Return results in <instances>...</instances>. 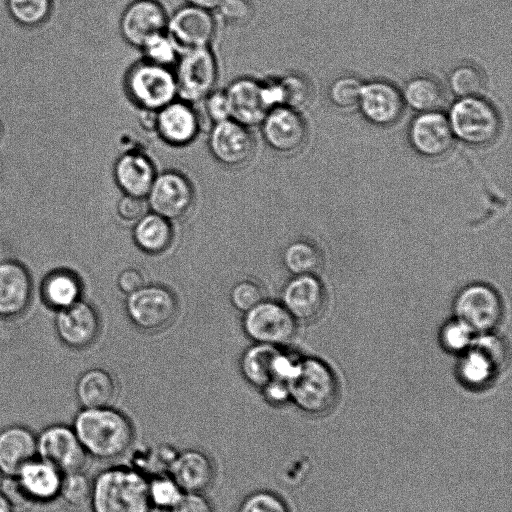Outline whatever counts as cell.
Here are the masks:
<instances>
[{
	"label": "cell",
	"mask_w": 512,
	"mask_h": 512,
	"mask_svg": "<svg viewBox=\"0 0 512 512\" xmlns=\"http://www.w3.org/2000/svg\"><path fill=\"white\" fill-rule=\"evenodd\" d=\"M86 454L98 460H114L132 446V421L112 406L82 408L72 425Z\"/></svg>",
	"instance_id": "obj_1"
},
{
	"label": "cell",
	"mask_w": 512,
	"mask_h": 512,
	"mask_svg": "<svg viewBox=\"0 0 512 512\" xmlns=\"http://www.w3.org/2000/svg\"><path fill=\"white\" fill-rule=\"evenodd\" d=\"M92 512H152L148 478L131 466H113L92 479Z\"/></svg>",
	"instance_id": "obj_2"
},
{
	"label": "cell",
	"mask_w": 512,
	"mask_h": 512,
	"mask_svg": "<svg viewBox=\"0 0 512 512\" xmlns=\"http://www.w3.org/2000/svg\"><path fill=\"white\" fill-rule=\"evenodd\" d=\"M446 116L454 138L469 146H488L501 131L500 114L482 96L457 98Z\"/></svg>",
	"instance_id": "obj_3"
},
{
	"label": "cell",
	"mask_w": 512,
	"mask_h": 512,
	"mask_svg": "<svg viewBox=\"0 0 512 512\" xmlns=\"http://www.w3.org/2000/svg\"><path fill=\"white\" fill-rule=\"evenodd\" d=\"M290 399L302 411L321 415L330 411L337 400L338 386L333 372L317 359L299 362L288 381Z\"/></svg>",
	"instance_id": "obj_4"
},
{
	"label": "cell",
	"mask_w": 512,
	"mask_h": 512,
	"mask_svg": "<svg viewBox=\"0 0 512 512\" xmlns=\"http://www.w3.org/2000/svg\"><path fill=\"white\" fill-rule=\"evenodd\" d=\"M124 88L140 110L158 111L178 98L174 71L144 59L128 69Z\"/></svg>",
	"instance_id": "obj_5"
},
{
	"label": "cell",
	"mask_w": 512,
	"mask_h": 512,
	"mask_svg": "<svg viewBox=\"0 0 512 512\" xmlns=\"http://www.w3.org/2000/svg\"><path fill=\"white\" fill-rule=\"evenodd\" d=\"M175 66V80L179 99L191 104L201 102L215 90L218 63L210 47L181 53Z\"/></svg>",
	"instance_id": "obj_6"
},
{
	"label": "cell",
	"mask_w": 512,
	"mask_h": 512,
	"mask_svg": "<svg viewBox=\"0 0 512 512\" xmlns=\"http://www.w3.org/2000/svg\"><path fill=\"white\" fill-rule=\"evenodd\" d=\"M177 310L176 297L161 285L144 284L127 295V315L142 330L156 331L168 326L174 320Z\"/></svg>",
	"instance_id": "obj_7"
},
{
	"label": "cell",
	"mask_w": 512,
	"mask_h": 512,
	"mask_svg": "<svg viewBox=\"0 0 512 512\" xmlns=\"http://www.w3.org/2000/svg\"><path fill=\"white\" fill-rule=\"evenodd\" d=\"M457 321L471 333H488L500 323L503 305L497 292L484 284L465 287L456 297Z\"/></svg>",
	"instance_id": "obj_8"
},
{
	"label": "cell",
	"mask_w": 512,
	"mask_h": 512,
	"mask_svg": "<svg viewBox=\"0 0 512 512\" xmlns=\"http://www.w3.org/2000/svg\"><path fill=\"white\" fill-rule=\"evenodd\" d=\"M242 326L254 343L275 346L287 344L296 331L295 318L282 303L264 299L244 313Z\"/></svg>",
	"instance_id": "obj_9"
},
{
	"label": "cell",
	"mask_w": 512,
	"mask_h": 512,
	"mask_svg": "<svg viewBox=\"0 0 512 512\" xmlns=\"http://www.w3.org/2000/svg\"><path fill=\"white\" fill-rule=\"evenodd\" d=\"M195 191L191 181L182 173L166 170L157 173L146 197L148 208L169 221L179 220L191 210Z\"/></svg>",
	"instance_id": "obj_10"
},
{
	"label": "cell",
	"mask_w": 512,
	"mask_h": 512,
	"mask_svg": "<svg viewBox=\"0 0 512 512\" xmlns=\"http://www.w3.org/2000/svg\"><path fill=\"white\" fill-rule=\"evenodd\" d=\"M37 457L64 474L83 470L88 455L73 427L57 423L45 427L37 435Z\"/></svg>",
	"instance_id": "obj_11"
},
{
	"label": "cell",
	"mask_w": 512,
	"mask_h": 512,
	"mask_svg": "<svg viewBox=\"0 0 512 512\" xmlns=\"http://www.w3.org/2000/svg\"><path fill=\"white\" fill-rule=\"evenodd\" d=\"M260 126L267 146L280 155L299 152L308 139V126L300 111L287 106L269 110Z\"/></svg>",
	"instance_id": "obj_12"
},
{
	"label": "cell",
	"mask_w": 512,
	"mask_h": 512,
	"mask_svg": "<svg viewBox=\"0 0 512 512\" xmlns=\"http://www.w3.org/2000/svg\"><path fill=\"white\" fill-rule=\"evenodd\" d=\"M209 151L227 168L247 165L255 152V141L249 127L232 119L212 124L208 136Z\"/></svg>",
	"instance_id": "obj_13"
},
{
	"label": "cell",
	"mask_w": 512,
	"mask_h": 512,
	"mask_svg": "<svg viewBox=\"0 0 512 512\" xmlns=\"http://www.w3.org/2000/svg\"><path fill=\"white\" fill-rule=\"evenodd\" d=\"M166 33L181 53L210 47L216 21L211 12L187 5L168 18Z\"/></svg>",
	"instance_id": "obj_14"
},
{
	"label": "cell",
	"mask_w": 512,
	"mask_h": 512,
	"mask_svg": "<svg viewBox=\"0 0 512 512\" xmlns=\"http://www.w3.org/2000/svg\"><path fill=\"white\" fill-rule=\"evenodd\" d=\"M408 139L417 154L429 159L448 154L455 141L447 116L440 110L417 113L409 125Z\"/></svg>",
	"instance_id": "obj_15"
},
{
	"label": "cell",
	"mask_w": 512,
	"mask_h": 512,
	"mask_svg": "<svg viewBox=\"0 0 512 512\" xmlns=\"http://www.w3.org/2000/svg\"><path fill=\"white\" fill-rule=\"evenodd\" d=\"M201 126V117L193 105L177 98L156 112L154 132L166 144L184 147L198 137Z\"/></svg>",
	"instance_id": "obj_16"
},
{
	"label": "cell",
	"mask_w": 512,
	"mask_h": 512,
	"mask_svg": "<svg viewBox=\"0 0 512 512\" xmlns=\"http://www.w3.org/2000/svg\"><path fill=\"white\" fill-rule=\"evenodd\" d=\"M357 107L369 123L389 127L399 121L405 104L401 91L394 84L373 80L363 83Z\"/></svg>",
	"instance_id": "obj_17"
},
{
	"label": "cell",
	"mask_w": 512,
	"mask_h": 512,
	"mask_svg": "<svg viewBox=\"0 0 512 512\" xmlns=\"http://www.w3.org/2000/svg\"><path fill=\"white\" fill-rule=\"evenodd\" d=\"M167 14L155 0H136L124 10L120 19V32L131 46L141 48L155 35L166 32Z\"/></svg>",
	"instance_id": "obj_18"
},
{
	"label": "cell",
	"mask_w": 512,
	"mask_h": 512,
	"mask_svg": "<svg viewBox=\"0 0 512 512\" xmlns=\"http://www.w3.org/2000/svg\"><path fill=\"white\" fill-rule=\"evenodd\" d=\"M55 328L65 345L73 349H83L96 340L100 320L95 308L81 299L56 312Z\"/></svg>",
	"instance_id": "obj_19"
},
{
	"label": "cell",
	"mask_w": 512,
	"mask_h": 512,
	"mask_svg": "<svg viewBox=\"0 0 512 512\" xmlns=\"http://www.w3.org/2000/svg\"><path fill=\"white\" fill-rule=\"evenodd\" d=\"M14 478L30 505L51 503L60 496L63 473L39 457L24 465Z\"/></svg>",
	"instance_id": "obj_20"
},
{
	"label": "cell",
	"mask_w": 512,
	"mask_h": 512,
	"mask_svg": "<svg viewBox=\"0 0 512 512\" xmlns=\"http://www.w3.org/2000/svg\"><path fill=\"white\" fill-rule=\"evenodd\" d=\"M113 178L124 195L146 199L157 171L151 158L144 152L131 149L114 162Z\"/></svg>",
	"instance_id": "obj_21"
},
{
	"label": "cell",
	"mask_w": 512,
	"mask_h": 512,
	"mask_svg": "<svg viewBox=\"0 0 512 512\" xmlns=\"http://www.w3.org/2000/svg\"><path fill=\"white\" fill-rule=\"evenodd\" d=\"M215 472L209 455L195 448L177 451L168 469L184 493H204L212 486Z\"/></svg>",
	"instance_id": "obj_22"
},
{
	"label": "cell",
	"mask_w": 512,
	"mask_h": 512,
	"mask_svg": "<svg viewBox=\"0 0 512 512\" xmlns=\"http://www.w3.org/2000/svg\"><path fill=\"white\" fill-rule=\"evenodd\" d=\"M231 119L247 127L260 125L270 110L266 104L262 81L241 77L225 90Z\"/></svg>",
	"instance_id": "obj_23"
},
{
	"label": "cell",
	"mask_w": 512,
	"mask_h": 512,
	"mask_svg": "<svg viewBox=\"0 0 512 512\" xmlns=\"http://www.w3.org/2000/svg\"><path fill=\"white\" fill-rule=\"evenodd\" d=\"M32 279L27 268L14 260L0 262V318L22 314L32 296Z\"/></svg>",
	"instance_id": "obj_24"
},
{
	"label": "cell",
	"mask_w": 512,
	"mask_h": 512,
	"mask_svg": "<svg viewBox=\"0 0 512 512\" xmlns=\"http://www.w3.org/2000/svg\"><path fill=\"white\" fill-rule=\"evenodd\" d=\"M282 305L295 320H313L323 311L324 288L313 275H297L284 287Z\"/></svg>",
	"instance_id": "obj_25"
},
{
	"label": "cell",
	"mask_w": 512,
	"mask_h": 512,
	"mask_svg": "<svg viewBox=\"0 0 512 512\" xmlns=\"http://www.w3.org/2000/svg\"><path fill=\"white\" fill-rule=\"evenodd\" d=\"M37 457V435L28 427L15 424L0 430V474L14 477Z\"/></svg>",
	"instance_id": "obj_26"
},
{
	"label": "cell",
	"mask_w": 512,
	"mask_h": 512,
	"mask_svg": "<svg viewBox=\"0 0 512 512\" xmlns=\"http://www.w3.org/2000/svg\"><path fill=\"white\" fill-rule=\"evenodd\" d=\"M504 360V348L500 340L485 336L476 340L464 357L460 372L463 380L479 386L487 383L496 374Z\"/></svg>",
	"instance_id": "obj_27"
},
{
	"label": "cell",
	"mask_w": 512,
	"mask_h": 512,
	"mask_svg": "<svg viewBox=\"0 0 512 512\" xmlns=\"http://www.w3.org/2000/svg\"><path fill=\"white\" fill-rule=\"evenodd\" d=\"M82 291L80 278L67 269L51 271L41 283V297L44 303L56 312L81 300Z\"/></svg>",
	"instance_id": "obj_28"
},
{
	"label": "cell",
	"mask_w": 512,
	"mask_h": 512,
	"mask_svg": "<svg viewBox=\"0 0 512 512\" xmlns=\"http://www.w3.org/2000/svg\"><path fill=\"white\" fill-rule=\"evenodd\" d=\"M75 393L82 408L112 406L117 386L109 372L92 368L78 378Z\"/></svg>",
	"instance_id": "obj_29"
},
{
	"label": "cell",
	"mask_w": 512,
	"mask_h": 512,
	"mask_svg": "<svg viewBox=\"0 0 512 512\" xmlns=\"http://www.w3.org/2000/svg\"><path fill=\"white\" fill-rule=\"evenodd\" d=\"M133 239L145 253L161 254L169 248L173 239L171 221L154 212H147L135 222Z\"/></svg>",
	"instance_id": "obj_30"
},
{
	"label": "cell",
	"mask_w": 512,
	"mask_h": 512,
	"mask_svg": "<svg viewBox=\"0 0 512 512\" xmlns=\"http://www.w3.org/2000/svg\"><path fill=\"white\" fill-rule=\"evenodd\" d=\"M281 346L254 343L240 359V371L245 380L259 390L274 379V363Z\"/></svg>",
	"instance_id": "obj_31"
},
{
	"label": "cell",
	"mask_w": 512,
	"mask_h": 512,
	"mask_svg": "<svg viewBox=\"0 0 512 512\" xmlns=\"http://www.w3.org/2000/svg\"><path fill=\"white\" fill-rule=\"evenodd\" d=\"M401 94L405 106L417 113L437 111L445 102V92L441 83L428 75L411 78Z\"/></svg>",
	"instance_id": "obj_32"
},
{
	"label": "cell",
	"mask_w": 512,
	"mask_h": 512,
	"mask_svg": "<svg viewBox=\"0 0 512 512\" xmlns=\"http://www.w3.org/2000/svg\"><path fill=\"white\" fill-rule=\"evenodd\" d=\"M448 85L457 98L482 96L486 78L479 66L463 63L451 70L448 76Z\"/></svg>",
	"instance_id": "obj_33"
},
{
	"label": "cell",
	"mask_w": 512,
	"mask_h": 512,
	"mask_svg": "<svg viewBox=\"0 0 512 512\" xmlns=\"http://www.w3.org/2000/svg\"><path fill=\"white\" fill-rule=\"evenodd\" d=\"M283 262L286 268L297 275H313L321 264L320 253L311 244L298 241L290 244L284 251Z\"/></svg>",
	"instance_id": "obj_34"
},
{
	"label": "cell",
	"mask_w": 512,
	"mask_h": 512,
	"mask_svg": "<svg viewBox=\"0 0 512 512\" xmlns=\"http://www.w3.org/2000/svg\"><path fill=\"white\" fill-rule=\"evenodd\" d=\"M92 494V479L83 471L63 474L60 496L72 508L89 505Z\"/></svg>",
	"instance_id": "obj_35"
},
{
	"label": "cell",
	"mask_w": 512,
	"mask_h": 512,
	"mask_svg": "<svg viewBox=\"0 0 512 512\" xmlns=\"http://www.w3.org/2000/svg\"><path fill=\"white\" fill-rule=\"evenodd\" d=\"M183 493L168 473L148 478V496L153 509L169 512Z\"/></svg>",
	"instance_id": "obj_36"
},
{
	"label": "cell",
	"mask_w": 512,
	"mask_h": 512,
	"mask_svg": "<svg viewBox=\"0 0 512 512\" xmlns=\"http://www.w3.org/2000/svg\"><path fill=\"white\" fill-rule=\"evenodd\" d=\"M176 453L177 451L168 445L150 448L137 453L131 467L147 478L166 474Z\"/></svg>",
	"instance_id": "obj_37"
},
{
	"label": "cell",
	"mask_w": 512,
	"mask_h": 512,
	"mask_svg": "<svg viewBox=\"0 0 512 512\" xmlns=\"http://www.w3.org/2000/svg\"><path fill=\"white\" fill-rule=\"evenodd\" d=\"M282 92L283 106L300 111L308 105L312 98V86L310 82L297 73H288L278 78Z\"/></svg>",
	"instance_id": "obj_38"
},
{
	"label": "cell",
	"mask_w": 512,
	"mask_h": 512,
	"mask_svg": "<svg viewBox=\"0 0 512 512\" xmlns=\"http://www.w3.org/2000/svg\"><path fill=\"white\" fill-rule=\"evenodd\" d=\"M362 86L363 82L355 76L337 77L328 88V98L339 109L345 110L357 107Z\"/></svg>",
	"instance_id": "obj_39"
},
{
	"label": "cell",
	"mask_w": 512,
	"mask_h": 512,
	"mask_svg": "<svg viewBox=\"0 0 512 512\" xmlns=\"http://www.w3.org/2000/svg\"><path fill=\"white\" fill-rule=\"evenodd\" d=\"M11 16L20 24L34 26L44 22L51 11V0H6Z\"/></svg>",
	"instance_id": "obj_40"
},
{
	"label": "cell",
	"mask_w": 512,
	"mask_h": 512,
	"mask_svg": "<svg viewBox=\"0 0 512 512\" xmlns=\"http://www.w3.org/2000/svg\"><path fill=\"white\" fill-rule=\"evenodd\" d=\"M144 60L171 68L178 60V50L166 32L148 39L140 48Z\"/></svg>",
	"instance_id": "obj_41"
},
{
	"label": "cell",
	"mask_w": 512,
	"mask_h": 512,
	"mask_svg": "<svg viewBox=\"0 0 512 512\" xmlns=\"http://www.w3.org/2000/svg\"><path fill=\"white\" fill-rule=\"evenodd\" d=\"M237 512H290L285 500L270 490H256L246 495Z\"/></svg>",
	"instance_id": "obj_42"
},
{
	"label": "cell",
	"mask_w": 512,
	"mask_h": 512,
	"mask_svg": "<svg viewBox=\"0 0 512 512\" xmlns=\"http://www.w3.org/2000/svg\"><path fill=\"white\" fill-rule=\"evenodd\" d=\"M230 300L236 309L245 313L263 300V290L252 280H241L232 287Z\"/></svg>",
	"instance_id": "obj_43"
},
{
	"label": "cell",
	"mask_w": 512,
	"mask_h": 512,
	"mask_svg": "<svg viewBox=\"0 0 512 512\" xmlns=\"http://www.w3.org/2000/svg\"><path fill=\"white\" fill-rule=\"evenodd\" d=\"M216 11L226 24L233 26L246 24L253 15L248 0H222Z\"/></svg>",
	"instance_id": "obj_44"
},
{
	"label": "cell",
	"mask_w": 512,
	"mask_h": 512,
	"mask_svg": "<svg viewBox=\"0 0 512 512\" xmlns=\"http://www.w3.org/2000/svg\"><path fill=\"white\" fill-rule=\"evenodd\" d=\"M204 113L212 123L231 119L230 106L225 90H213L202 101Z\"/></svg>",
	"instance_id": "obj_45"
},
{
	"label": "cell",
	"mask_w": 512,
	"mask_h": 512,
	"mask_svg": "<svg viewBox=\"0 0 512 512\" xmlns=\"http://www.w3.org/2000/svg\"><path fill=\"white\" fill-rule=\"evenodd\" d=\"M146 199L123 195L117 203L116 211L124 221L136 222L147 213Z\"/></svg>",
	"instance_id": "obj_46"
},
{
	"label": "cell",
	"mask_w": 512,
	"mask_h": 512,
	"mask_svg": "<svg viewBox=\"0 0 512 512\" xmlns=\"http://www.w3.org/2000/svg\"><path fill=\"white\" fill-rule=\"evenodd\" d=\"M169 512H216L212 502L204 493H183Z\"/></svg>",
	"instance_id": "obj_47"
},
{
	"label": "cell",
	"mask_w": 512,
	"mask_h": 512,
	"mask_svg": "<svg viewBox=\"0 0 512 512\" xmlns=\"http://www.w3.org/2000/svg\"><path fill=\"white\" fill-rule=\"evenodd\" d=\"M471 332L458 321L449 324L443 332V341L447 348L460 350L470 342Z\"/></svg>",
	"instance_id": "obj_48"
},
{
	"label": "cell",
	"mask_w": 512,
	"mask_h": 512,
	"mask_svg": "<svg viewBox=\"0 0 512 512\" xmlns=\"http://www.w3.org/2000/svg\"><path fill=\"white\" fill-rule=\"evenodd\" d=\"M264 400L272 406H281L290 399L288 383L273 379L261 389Z\"/></svg>",
	"instance_id": "obj_49"
},
{
	"label": "cell",
	"mask_w": 512,
	"mask_h": 512,
	"mask_svg": "<svg viewBox=\"0 0 512 512\" xmlns=\"http://www.w3.org/2000/svg\"><path fill=\"white\" fill-rule=\"evenodd\" d=\"M117 285L121 292L129 295L144 285V278L139 270L127 268L118 275Z\"/></svg>",
	"instance_id": "obj_50"
},
{
	"label": "cell",
	"mask_w": 512,
	"mask_h": 512,
	"mask_svg": "<svg viewBox=\"0 0 512 512\" xmlns=\"http://www.w3.org/2000/svg\"><path fill=\"white\" fill-rule=\"evenodd\" d=\"M188 2V5L206 10V11H213L218 8L222 0H186Z\"/></svg>",
	"instance_id": "obj_51"
},
{
	"label": "cell",
	"mask_w": 512,
	"mask_h": 512,
	"mask_svg": "<svg viewBox=\"0 0 512 512\" xmlns=\"http://www.w3.org/2000/svg\"><path fill=\"white\" fill-rule=\"evenodd\" d=\"M0 512H16L15 506L7 495L0 490Z\"/></svg>",
	"instance_id": "obj_52"
}]
</instances>
